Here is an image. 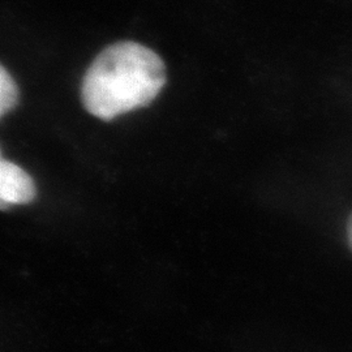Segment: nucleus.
Masks as SVG:
<instances>
[{
    "label": "nucleus",
    "instance_id": "obj_2",
    "mask_svg": "<svg viewBox=\"0 0 352 352\" xmlns=\"http://www.w3.org/2000/svg\"><path fill=\"white\" fill-rule=\"evenodd\" d=\"M36 195L32 176L17 164L0 158V210L29 204L36 199Z\"/></svg>",
    "mask_w": 352,
    "mask_h": 352
},
{
    "label": "nucleus",
    "instance_id": "obj_4",
    "mask_svg": "<svg viewBox=\"0 0 352 352\" xmlns=\"http://www.w3.org/2000/svg\"><path fill=\"white\" fill-rule=\"evenodd\" d=\"M347 240H349V245L352 251V213L350 214L349 221H347Z\"/></svg>",
    "mask_w": 352,
    "mask_h": 352
},
{
    "label": "nucleus",
    "instance_id": "obj_1",
    "mask_svg": "<svg viewBox=\"0 0 352 352\" xmlns=\"http://www.w3.org/2000/svg\"><path fill=\"white\" fill-rule=\"evenodd\" d=\"M166 84V68L158 54L136 42L106 47L90 64L81 85L89 113L102 120L145 107Z\"/></svg>",
    "mask_w": 352,
    "mask_h": 352
},
{
    "label": "nucleus",
    "instance_id": "obj_3",
    "mask_svg": "<svg viewBox=\"0 0 352 352\" xmlns=\"http://www.w3.org/2000/svg\"><path fill=\"white\" fill-rule=\"evenodd\" d=\"M19 102V89L12 76L0 64V118L10 113Z\"/></svg>",
    "mask_w": 352,
    "mask_h": 352
},
{
    "label": "nucleus",
    "instance_id": "obj_5",
    "mask_svg": "<svg viewBox=\"0 0 352 352\" xmlns=\"http://www.w3.org/2000/svg\"><path fill=\"white\" fill-rule=\"evenodd\" d=\"M0 158H1V157H0Z\"/></svg>",
    "mask_w": 352,
    "mask_h": 352
}]
</instances>
